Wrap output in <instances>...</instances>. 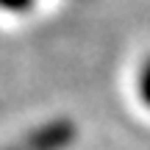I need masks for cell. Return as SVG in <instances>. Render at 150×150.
<instances>
[{
    "label": "cell",
    "instance_id": "3",
    "mask_svg": "<svg viewBox=\"0 0 150 150\" xmlns=\"http://www.w3.org/2000/svg\"><path fill=\"white\" fill-rule=\"evenodd\" d=\"M36 0H0V8L8 11V14H22V11H31Z\"/></svg>",
    "mask_w": 150,
    "mask_h": 150
},
{
    "label": "cell",
    "instance_id": "1",
    "mask_svg": "<svg viewBox=\"0 0 150 150\" xmlns=\"http://www.w3.org/2000/svg\"><path fill=\"white\" fill-rule=\"evenodd\" d=\"M72 134L75 131L67 122H50L47 128H42L39 134H31L25 142L3 147V150H64L72 142Z\"/></svg>",
    "mask_w": 150,
    "mask_h": 150
},
{
    "label": "cell",
    "instance_id": "2",
    "mask_svg": "<svg viewBox=\"0 0 150 150\" xmlns=\"http://www.w3.org/2000/svg\"><path fill=\"white\" fill-rule=\"evenodd\" d=\"M134 95H136V100L142 103V108H147V111H150V53L139 61V67H136Z\"/></svg>",
    "mask_w": 150,
    "mask_h": 150
}]
</instances>
